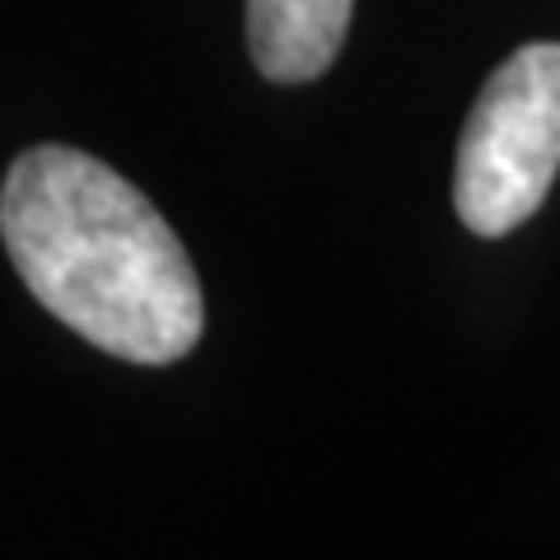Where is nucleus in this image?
Here are the masks:
<instances>
[{
	"mask_svg": "<svg viewBox=\"0 0 560 560\" xmlns=\"http://www.w3.org/2000/svg\"><path fill=\"white\" fill-rule=\"evenodd\" d=\"M0 238L33 300L108 355L173 364L201 341L206 304L187 248L94 154L24 150L0 187Z\"/></svg>",
	"mask_w": 560,
	"mask_h": 560,
	"instance_id": "nucleus-1",
	"label": "nucleus"
},
{
	"mask_svg": "<svg viewBox=\"0 0 560 560\" xmlns=\"http://www.w3.org/2000/svg\"><path fill=\"white\" fill-rule=\"evenodd\" d=\"M560 173V43L518 47L486 80L458 140L453 206L471 234L500 238L537 215Z\"/></svg>",
	"mask_w": 560,
	"mask_h": 560,
	"instance_id": "nucleus-2",
	"label": "nucleus"
},
{
	"mask_svg": "<svg viewBox=\"0 0 560 560\" xmlns=\"http://www.w3.org/2000/svg\"><path fill=\"white\" fill-rule=\"evenodd\" d=\"M350 24V0H248L253 61L276 84L318 80Z\"/></svg>",
	"mask_w": 560,
	"mask_h": 560,
	"instance_id": "nucleus-3",
	"label": "nucleus"
}]
</instances>
